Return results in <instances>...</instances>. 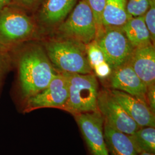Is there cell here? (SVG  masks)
Masks as SVG:
<instances>
[{"label":"cell","mask_w":155,"mask_h":155,"mask_svg":"<svg viewBox=\"0 0 155 155\" xmlns=\"http://www.w3.org/2000/svg\"><path fill=\"white\" fill-rule=\"evenodd\" d=\"M18 71L21 92L25 100L45 90L58 74L45 50L39 45L23 51Z\"/></svg>","instance_id":"cell-1"},{"label":"cell","mask_w":155,"mask_h":155,"mask_svg":"<svg viewBox=\"0 0 155 155\" xmlns=\"http://www.w3.org/2000/svg\"><path fill=\"white\" fill-rule=\"evenodd\" d=\"M45 51L53 66L59 72L92 73L84 45L59 38L46 42Z\"/></svg>","instance_id":"cell-2"},{"label":"cell","mask_w":155,"mask_h":155,"mask_svg":"<svg viewBox=\"0 0 155 155\" xmlns=\"http://www.w3.org/2000/svg\"><path fill=\"white\" fill-rule=\"evenodd\" d=\"M67 79L68 95L63 110L75 115L98 110V83L93 73L61 72Z\"/></svg>","instance_id":"cell-3"},{"label":"cell","mask_w":155,"mask_h":155,"mask_svg":"<svg viewBox=\"0 0 155 155\" xmlns=\"http://www.w3.org/2000/svg\"><path fill=\"white\" fill-rule=\"evenodd\" d=\"M60 39H67L82 45L95 40L97 28L94 15L84 0H79L66 18L58 26Z\"/></svg>","instance_id":"cell-4"},{"label":"cell","mask_w":155,"mask_h":155,"mask_svg":"<svg viewBox=\"0 0 155 155\" xmlns=\"http://www.w3.org/2000/svg\"><path fill=\"white\" fill-rule=\"evenodd\" d=\"M36 32L32 19L22 10L8 5L0 12V47L6 50L32 38Z\"/></svg>","instance_id":"cell-5"},{"label":"cell","mask_w":155,"mask_h":155,"mask_svg":"<svg viewBox=\"0 0 155 155\" xmlns=\"http://www.w3.org/2000/svg\"><path fill=\"white\" fill-rule=\"evenodd\" d=\"M102 51L106 63L113 70L129 62L134 48L122 28H104L94 40Z\"/></svg>","instance_id":"cell-6"},{"label":"cell","mask_w":155,"mask_h":155,"mask_svg":"<svg viewBox=\"0 0 155 155\" xmlns=\"http://www.w3.org/2000/svg\"><path fill=\"white\" fill-rule=\"evenodd\" d=\"M68 95V81L61 72H58L48 86L38 94L25 100L24 112L41 108L63 109Z\"/></svg>","instance_id":"cell-7"},{"label":"cell","mask_w":155,"mask_h":155,"mask_svg":"<svg viewBox=\"0 0 155 155\" xmlns=\"http://www.w3.org/2000/svg\"><path fill=\"white\" fill-rule=\"evenodd\" d=\"M97 107L104 122L119 132L130 135L140 127L113 98L109 90L99 91Z\"/></svg>","instance_id":"cell-8"},{"label":"cell","mask_w":155,"mask_h":155,"mask_svg":"<svg viewBox=\"0 0 155 155\" xmlns=\"http://www.w3.org/2000/svg\"><path fill=\"white\" fill-rule=\"evenodd\" d=\"M91 155H109L104 133V119L98 110L74 116Z\"/></svg>","instance_id":"cell-9"},{"label":"cell","mask_w":155,"mask_h":155,"mask_svg":"<svg viewBox=\"0 0 155 155\" xmlns=\"http://www.w3.org/2000/svg\"><path fill=\"white\" fill-rule=\"evenodd\" d=\"M107 79L111 89L125 92L147 104V86L133 70L129 61L113 70Z\"/></svg>","instance_id":"cell-10"},{"label":"cell","mask_w":155,"mask_h":155,"mask_svg":"<svg viewBox=\"0 0 155 155\" xmlns=\"http://www.w3.org/2000/svg\"><path fill=\"white\" fill-rule=\"evenodd\" d=\"M111 95L140 127H155V113L147 103L120 90H109Z\"/></svg>","instance_id":"cell-11"},{"label":"cell","mask_w":155,"mask_h":155,"mask_svg":"<svg viewBox=\"0 0 155 155\" xmlns=\"http://www.w3.org/2000/svg\"><path fill=\"white\" fill-rule=\"evenodd\" d=\"M78 0H43L38 13L40 24L45 28L58 27L77 4Z\"/></svg>","instance_id":"cell-12"},{"label":"cell","mask_w":155,"mask_h":155,"mask_svg":"<svg viewBox=\"0 0 155 155\" xmlns=\"http://www.w3.org/2000/svg\"><path fill=\"white\" fill-rule=\"evenodd\" d=\"M129 63L147 87L155 84V45L134 48Z\"/></svg>","instance_id":"cell-13"},{"label":"cell","mask_w":155,"mask_h":155,"mask_svg":"<svg viewBox=\"0 0 155 155\" xmlns=\"http://www.w3.org/2000/svg\"><path fill=\"white\" fill-rule=\"evenodd\" d=\"M104 133L109 155H139L129 136L104 122Z\"/></svg>","instance_id":"cell-14"},{"label":"cell","mask_w":155,"mask_h":155,"mask_svg":"<svg viewBox=\"0 0 155 155\" xmlns=\"http://www.w3.org/2000/svg\"><path fill=\"white\" fill-rule=\"evenodd\" d=\"M122 29L134 48L153 45L145 25L144 16L130 17Z\"/></svg>","instance_id":"cell-15"},{"label":"cell","mask_w":155,"mask_h":155,"mask_svg":"<svg viewBox=\"0 0 155 155\" xmlns=\"http://www.w3.org/2000/svg\"><path fill=\"white\" fill-rule=\"evenodd\" d=\"M131 17L127 11V0H106L102 14L103 28H122Z\"/></svg>","instance_id":"cell-16"},{"label":"cell","mask_w":155,"mask_h":155,"mask_svg":"<svg viewBox=\"0 0 155 155\" xmlns=\"http://www.w3.org/2000/svg\"><path fill=\"white\" fill-rule=\"evenodd\" d=\"M128 136L139 154L141 152L155 153V127H140L132 134Z\"/></svg>","instance_id":"cell-17"},{"label":"cell","mask_w":155,"mask_h":155,"mask_svg":"<svg viewBox=\"0 0 155 155\" xmlns=\"http://www.w3.org/2000/svg\"><path fill=\"white\" fill-rule=\"evenodd\" d=\"M85 50L87 60L92 70L95 67L106 61L102 51L95 40L86 45Z\"/></svg>","instance_id":"cell-18"},{"label":"cell","mask_w":155,"mask_h":155,"mask_svg":"<svg viewBox=\"0 0 155 155\" xmlns=\"http://www.w3.org/2000/svg\"><path fill=\"white\" fill-rule=\"evenodd\" d=\"M89 5L94 15L97 25V34L101 33L103 29L102 14L106 0H84Z\"/></svg>","instance_id":"cell-19"},{"label":"cell","mask_w":155,"mask_h":155,"mask_svg":"<svg viewBox=\"0 0 155 155\" xmlns=\"http://www.w3.org/2000/svg\"><path fill=\"white\" fill-rule=\"evenodd\" d=\"M149 7V0H127V11L130 16H144Z\"/></svg>","instance_id":"cell-20"},{"label":"cell","mask_w":155,"mask_h":155,"mask_svg":"<svg viewBox=\"0 0 155 155\" xmlns=\"http://www.w3.org/2000/svg\"><path fill=\"white\" fill-rule=\"evenodd\" d=\"M150 7L144 15L145 25L149 31L152 43L155 45V1H150Z\"/></svg>","instance_id":"cell-21"},{"label":"cell","mask_w":155,"mask_h":155,"mask_svg":"<svg viewBox=\"0 0 155 155\" xmlns=\"http://www.w3.org/2000/svg\"><path fill=\"white\" fill-rule=\"evenodd\" d=\"M5 50L0 47V91L3 78L9 64V58L6 54Z\"/></svg>","instance_id":"cell-22"},{"label":"cell","mask_w":155,"mask_h":155,"mask_svg":"<svg viewBox=\"0 0 155 155\" xmlns=\"http://www.w3.org/2000/svg\"><path fill=\"white\" fill-rule=\"evenodd\" d=\"M93 71L95 73L94 75L101 79L108 78L112 72L110 66L106 61L95 67L93 69Z\"/></svg>","instance_id":"cell-23"},{"label":"cell","mask_w":155,"mask_h":155,"mask_svg":"<svg viewBox=\"0 0 155 155\" xmlns=\"http://www.w3.org/2000/svg\"><path fill=\"white\" fill-rule=\"evenodd\" d=\"M147 102L150 110L155 113V85L153 84L147 87L146 94Z\"/></svg>","instance_id":"cell-24"},{"label":"cell","mask_w":155,"mask_h":155,"mask_svg":"<svg viewBox=\"0 0 155 155\" xmlns=\"http://www.w3.org/2000/svg\"><path fill=\"white\" fill-rule=\"evenodd\" d=\"M43 0H17L18 3L27 9H32L38 5Z\"/></svg>","instance_id":"cell-25"},{"label":"cell","mask_w":155,"mask_h":155,"mask_svg":"<svg viewBox=\"0 0 155 155\" xmlns=\"http://www.w3.org/2000/svg\"><path fill=\"white\" fill-rule=\"evenodd\" d=\"M12 0H0V12L5 7L9 5Z\"/></svg>","instance_id":"cell-26"},{"label":"cell","mask_w":155,"mask_h":155,"mask_svg":"<svg viewBox=\"0 0 155 155\" xmlns=\"http://www.w3.org/2000/svg\"><path fill=\"white\" fill-rule=\"evenodd\" d=\"M139 155H155V153H148L145 152H141L139 153Z\"/></svg>","instance_id":"cell-27"},{"label":"cell","mask_w":155,"mask_h":155,"mask_svg":"<svg viewBox=\"0 0 155 155\" xmlns=\"http://www.w3.org/2000/svg\"><path fill=\"white\" fill-rule=\"evenodd\" d=\"M150 1H155V0H150Z\"/></svg>","instance_id":"cell-28"}]
</instances>
